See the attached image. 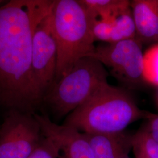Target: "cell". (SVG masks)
Segmentation results:
<instances>
[{
    "instance_id": "obj_1",
    "label": "cell",
    "mask_w": 158,
    "mask_h": 158,
    "mask_svg": "<svg viewBox=\"0 0 158 158\" xmlns=\"http://www.w3.org/2000/svg\"><path fill=\"white\" fill-rule=\"evenodd\" d=\"M54 1L11 0L0 6V106L35 114L44 96L32 66V40Z\"/></svg>"
},
{
    "instance_id": "obj_2",
    "label": "cell",
    "mask_w": 158,
    "mask_h": 158,
    "mask_svg": "<svg viewBox=\"0 0 158 158\" xmlns=\"http://www.w3.org/2000/svg\"><path fill=\"white\" fill-rule=\"evenodd\" d=\"M150 114L138 107L127 91L107 83L68 115L63 125L83 133L115 134Z\"/></svg>"
},
{
    "instance_id": "obj_3",
    "label": "cell",
    "mask_w": 158,
    "mask_h": 158,
    "mask_svg": "<svg viewBox=\"0 0 158 158\" xmlns=\"http://www.w3.org/2000/svg\"><path fill=\"white\" fill-rule=\"evenodd\" d=\"M52 17L57 48L55 85L79 60L94 51L93 26L96 19L81 0H54Z\"/></svg>"
},
{
    "instance_id": "obj_4",
    "label": "cell",
    "mask_w": 158,
    "mask_h": 158,
    "mask_svg": "<svg viewBox=\"0 0 158 158\" xmlns=\"http://www.w3.org/2000/svg\"><path fill=\"white\" fill-rule=\"evenodd\" d=\"M108 76L102 63L91 57H83L53 85L42 102L57 117L67 116L107 83Z\"/></svg>"
},
{
    "instance_id": "obj_5",
    "label": "cell",
    "mask_w": 158,
    "mask_h": 158,
    "mask_svg": "<svg viewBox=\"0 0 158 158\" xmlns=\"http://www.w3.org/2000/svg\"><path fill=\"white\" fill-rule=\"evenodd\" d=\"M109 68L114 76L131 87L144 81L142 44L136 38L96 46L89 56Z\"/></svg>"
},
{
    "instance_id": "obj_6",
    "label": "cell",
    "mask_w": 158,
    "mask_h": 158,
    "mask_svg": "<svg viewBox=\"0 0 158 158\" xmlns=\"http://www.w3.org/2000/svg\"><path fill=\"white\" fill-rule=\"evenodd\" d=\"M42 137L34 114L10 110L0 126V158H27Z\"/></svg>"
},
{
    "instance_id": "obj_7",
    "label": "cell",
    "mask_w": 158,
    "mask_h": 158,
    "mask_svg": "<svg viewBox=\"0 0 158 158\" xmlns=\"http://www.w3.org/2000/svg\"><path fill=\"white\" fill-rule=\"evenodd\" d=\"M57 61V48L52 28L51 10L38 23L32 40V69L44 97L55 83Z\"/></svg>"
},
{
    "instance_id": "obj_8",
    "label": "cell",
    "mask_w": 158,
    "mask_h": 158,
    "mask_svg": "<svg viewBox=\"0 0 158 158\" xmlns=\"http://www.w3.org/2000/svg\"><path fill=\"white\" fill-rule=\"evenodd\" d=\"M34 116L43 135L56 143L63 158H94L85 133L65 125L57 124L47 115L35 113Z\"/></svg>"
},
{
    "instance_id": "obj_9",
    "label": "cell",
    "mask_w": 158,
    "mask_h": 158,
    "mask_svg": "<svg viewBox=\"0 0 158 158\" xmlns=\"http://www.w3.org/2000/svg\"><path fill=\"white\" fill-rule=\"evenodd\" d=\"M131 8L136 38L142 44L158 41V0H134Z\"/></svg>"
},
{
    "instance_id": "obj_10",
    "label": "cell",
    "mask_w": 158,
    "mask_h": 158,
    "mask_svg": "<svg viewBox=\"0 0 158 158\" xmlns=\"http://www.w3.org/2000/svg\"><path fill=\"white\" fill-rule=\"evenodd\" d=\"M93 35L95 41L107 44L135 38V27L131 8L114 18L95 20Z\"/></svg>"
},
{
    "instance_id": "obj_11",
    "label": "cell",
    "mask_w": 158,
    "mask_h": 158,
    "mask_svg": "<svg viewBox=\"0 0 158 158\" xmlns=\"http://www.w3.org/2000/svg\"><path fill=\"white\" fill-rule=\"evenodd\" d=\"M94 158H124L132 149V135L124 132L115 134L85 133Z\"/></svg>"
},
{
    "instance_id": "obj_12",
    "label": "cell",
    "mask_w": 158,
    "mask_h": 158,
    "mask_svg": "<svg viewBox=\"0 0 158 158\" xmlns=\"http://www.w3.org/2000/svg\"><path fill=\"white\" fill-rule=\"evenodd\" d=\"M95 19H107L118 16L131 8L127 0H81Z\"/></svg>"
},
{
    "instance_id": "obj_13",
    "label": "cell",
    "mask_w": 158,
    "mask_h": 158,
    "mask_svg": "<svg viewBox=\"0 0 158 158\" xmlns=\"http://www.w3.org/2000/svg\"><path fill=\"white\" fill-rule=\"evenodd\" d=\"M132 149L135 158H158V143L144 127L132 135Z\"/></svg>"
},
{
    "instance_id": "obj_14",
    "label": "cell",
    "mask_w": 158,
    "mask_h": 158,
    "mask_svg": "<svg viewBox=\"0 0 158 158\" xmlns=\"http://www.w3.org/2000/svg\"><path fill=\"white\" fill-rule=\"evenodd\" d=\"M143 77L144 81L158 86V43L143 53Z\"/></svg>"
},
{
    "instance_id": "obj_15",
    "label": "cell",
    "mask_w": 158,
    "mask_h": 158,
    "mask_svg": "<svg viewBox=\"0 0 158 158\" xmlns=\"http://www.w3.org/2000/svg\"><path fill=\"white\" fill-rule=\"evenodd\" d=\"M60 156V149L56 143L43 135L37 146L27 158H59Z\"/></svg>"
},
{
    "instance_id": "obj_16",
    "label": "cell",
    "mask_w": 158,
    "mask_h": 158,
    "mask_svg": "<svg viewBox=\"0 0 158 158\" xmlns=\"http://www.w3.org/2000/svg\"><path fill=\"white\" fill-rule=\"evenodd\" d=\"M147 119L148 123L144 128L153 139L158 143V114L151 113Z\"/></svg>"
},
{
    "instance_id": "obj_17",
    "label": "cell",
    "mask_w": 158,
    "mask_h": 158,
    "mask_svg": "<svg viewBox=\"0 0 158 158\" xmlns=\"http://www.w3.org/2000/svg\"><path fill=\"white\" fill-rule=\"evenodd\" d=\"M3 2H4V1H1V0H0V5H1Z\"/></svg>"
},
{
    "instance_id": "obj_18",
    "label": "cell",
    "mask_w": 158,
    "mask_h": 158,
    "mask_svg": "<svg viewBox=\"0 0 158 158\" xmlns=\"http://www.w3.org/2000/svg\"><path fill=\"white\" fill-rule=\"evenodd\" d=\"M124 158H130V157H129V156L128 155H127V156H126Z\"/></svg>"
}]
</instances>
